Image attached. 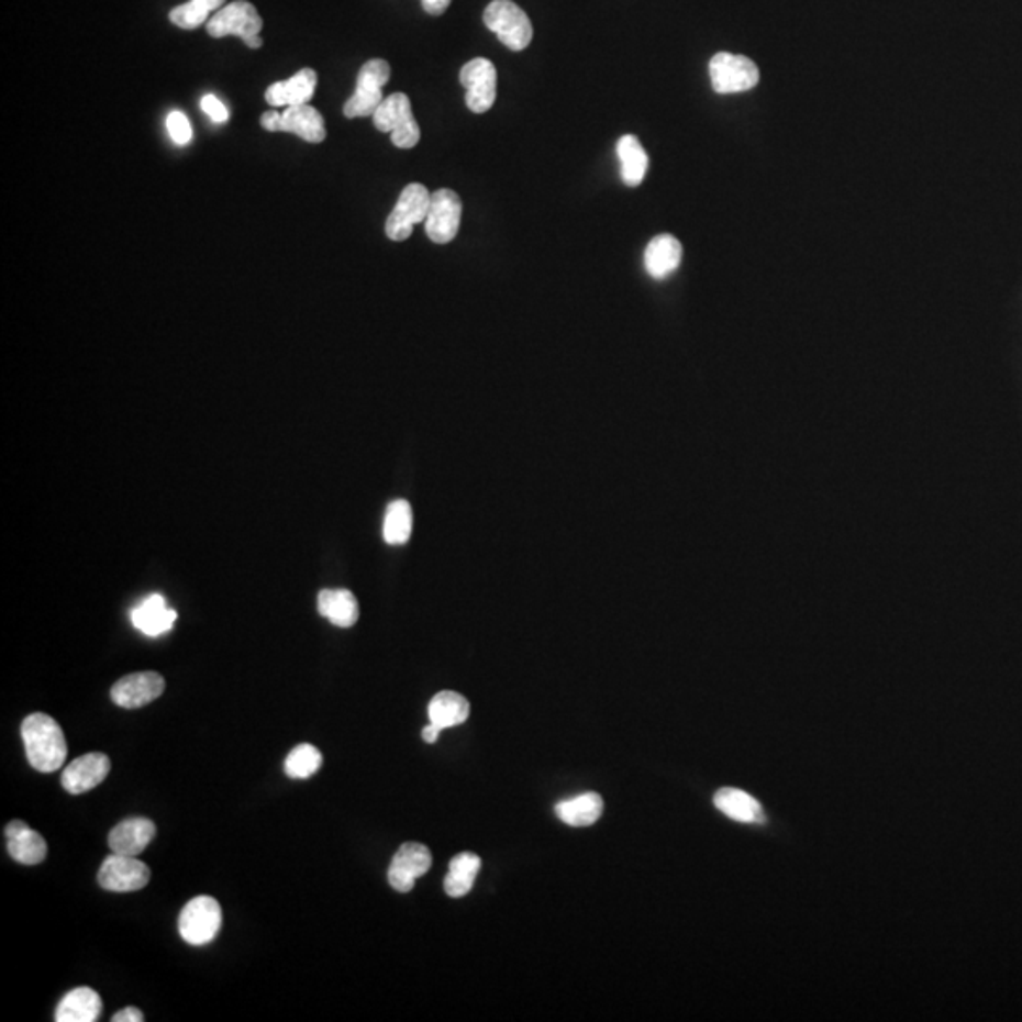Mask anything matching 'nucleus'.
Returning a JSON list of instances; mask_svg holds the SVG:
<instances>
[{"instance_id":"nucleus-1","label":"nucleus","mask_w":1022,"mask_h":1022,"mask_svg":"<svg viewBox=\"0 0 1022 1022\" xmlns=\"http://www.w3.org/2000/svg\"><path fill=\"white\" fill-rule=\"evenodd\" d=\"M21 738L33 769L38 773H55L65 765L67 741L54 718L42 712L27 715L21 723Z\"/></svg>"},{"instance_id":"nucleus-2","label":"nucleus","mask_w":1022,"mask_h":1022,"mask_svg":"<svg viewBox=\"0 0 1022 1022\" xmlns=\"http://www.w3.org/2000/svg\"><path fill=\"white\" fill-rule=\"evenodd\" d=\"M262 27H264V21L259 18L258 10L246 0H235L232 4L220 8L219 12L207 21V33L214 38H224V36L235 34L238 38H243L248 48L253 49L264 46V41L259 36Z\"/></svg>"},{"instance_id":"nucleus-3","label":"nucleus","mask_w":1022,"mask_h":1022,"mask_svg":"<svg viewBox=\"0 0 1022 1022\" xmlns=\"http://www.w3.org/2000/svg\"><path fill=\"white\" fill-rule=\"evenodd\" d=\"M485 25L497 34L498 41L511 52H523L532 42V23L525 10L511 0H492L485 8Z\"/></svg>"},{"instance_id":"nucleus-4","label":"nucleus","mask_w":1022,"mask_h":1022,"mask_svg":"<svg viewBox=\"0 0 1022 1022\" xmlns=\"http://www.w3.org/2000/svg\"><path fill=\"white\" fill-rule=\"evenodd\" d=\"M374 123L381 133H390L398 148H413L421 141V130L413 116L411 101L406 93H392L375 110Z\"/></svg>"},{"instance_id":"nucleus-5","label":"nucleus","mask_w":1022,"mask_h":1022,"mask_svg":"<svg viewBox=\"0 0 1022 1022\" xmlns=\"http://www.w3.org/2000/svg\"><path fill=\"white\" fill-rule=\"evenodd\" d=\"M222 930V907L211 896H198L178 917V932L188 945H209Z\"/></svg>"},{"instance_id":"nucleus-6","label":"nucleus","mask_w":1022,"mask_h":1022,"mask_svg":"<svg viewBox=\"0 0 1022 1022\" xmlns=\"http://www.w3.org/2000/svg\"><path fill=\"white\" fill-rule=\"evenodd\" d=\"M710 82L715 93H743L759 84V68L744 55L720 52L710 59Z\"/></svg>"},{"instance_id":"nucleus-7","label":"nucleus","mask_w":1022,"mask_h":1022,"mask_svg":"<svg viewBox=\"0 0 1022 1022\" xmlns=\"http://www.w3.org/2000/svg\"><path fill=\"white\" fill-rule=\"evenodd\" d=\"M432 193L423 185H409L403 188L395 211L390 212L385 232L392 241H406L411 237L413 227L426 222L429 216Z\"/></svg>"},{"instance_id":"nucleus-8","label":"nucleus","mask_w":1022,"mask_h":1022,"mask_svg":"<svg viewBox=\"0 0 1022 1022\" xmlns=\"http://www.w3.org/2000/svg\"><path fill=\"white\" fill-rule=\"evenodd\" d=\"M97 880L109 892H136L151 882V869L136 856L112 852L102 862Z\"/></svg>"},{"instance_id":"nucleus-9","label":"nucleus","mask_w":1022,"mask_h":1022,"mask_svg":"<svg viewBox=\"0 0 1022 1022\" xmlns=\"http://www.w3.org/2000/svg\"><path fill=\"white\" fill-rule=\"evenodd\" d=\"M460 84L466 89V107L484 114L497 101V68L489 59L477 57L460 68Z\"/></svg>"},{"instance_id":"nucleus-10","label":"nucleus","mask_w":1022,"mask_h":1022,"mask_svg":"<svg viewBox=\"0 0 1022 1022\" xmlns=\"http://www.w3.org/2000/svg\"><path fill=\"white\" fill-rule=\"evenodd\" d=\"M460 219H463V201L455 191L442 188L432 193L429 216L424 222L430 241H434L436 245L451 243L457 237Z\"/></svg>"},{"instance_id":"nucleus-11","label":"nucleus","mask_w":1022,"mask_h":1022,"mask_svg":"<svg viewBox=\"0 0 1022 1022\" xmlns=\"http://www.w3.org/2000/svg\"><path fill=\"white\" fill-rule=\"evenodd\" d=\"M164 676L157 673H135L120 678L110 689V697L118 707L135 710L151 704L164 696Z\"/></svg>"},{"instance_id":"nucleus-12","label":"nucleus","mask_w":1022,"mask_h":1022,"mask_svg":"<svg viewBox=\"0 0 1022 1022\" xmlns=\"http://www.w3.org/2000/svg\"><path fill=\"white\" fill-rule=\"evenodd\" d=\"M432 867V854L419 843H406L400 846L392 858L389 869V882L398 892L413 890L415 880L429 873Z\"/></svg>"},{"instance_id":"nucleus-13","label":"nucleus","mask_w":1022,"mask_h":1022,"mask_svg":"<svg viewBox=\"0 0 1022 1022\" xmlns=\"http://www.w3.org/2000/svg\"><path fill=\"white\" fill-rule=\"evenodd\" d=\"M110 759L107 754H86L82 757H76L73 764H68L67 769L63 770V788L73 793L80 796L86 791L93 790L99 784L109 777Z\"/></svg>"},{"instance_id":"nucleus-14","label":"nucleus","mask_w":1022,"mask_h":1022,"mask_svg":"<svg viewBox=\"0 0 1022 1022\" xmlns=\"http://www.w3.org/2000/svg\"><path fill=\"white\" fill-rule=\"evenodd\" d=\"M8 854L23 866H36L46 859L48 845L41 833L31 830L23 820H12L7 825Z\"/></svg>"},{"instance_id":"nucleus-15","label":"nucleus","mask_w":1022,"mask_h":1022,"mask_svg":"<svg viewBox=\"0 0 1022 1022\" xmlns=\"http://www.w3.org/2000/svg\"><path fill=\"white\" fill-rule=\"evenodd\" d=\"M156 837V824L148 818H127L110 832L112 852L125 856H138Z\"/></svg>"},{"instance_id":"nucleus-16","label":"nucleus","mask_w":1022,"mask_h":1022,"mask_svg":"<svg viewBox=\"0 0 1022 1022\" xmlns=\"http://www.w3.org/2000/svg\"><path fill=\"white\" fill-rule=\"evenodd\" d=\"M279 131L298 135L307 143L319 144L326 138V123L321 112L306 104H293L280 114Z\"/></svg>"},{"instance_id":"nucleus-17","label":"nucleus","mask_w":1022,"mask_h":1022,"mask_svg":"<svg viewBox=\"0 0 1022 1022\" xmlns=\"http://www.w3.org/2000/svg\"><path fill=\"white\" fill-rule=\"evenodd\" d=\"M131 623L146 636H159L175 627L177 612L167 607L162 595H151L131 610Z\"/></svg>"},{"instance_id":"nucleus-18","label":"nucleus","mask_w":1022,"mask_h":1022,"mask_svg":"<svg viewBox=\"0 0 1022 1022\" xmlns=\"http://www.w3.org/2000/svg\"><path fill=\"white\" fill-rule=\"evenodd\" d=\"M681 243L670 233L655 235L646 246L644 266L649 277L662 280L680 267Z\"/></svg>"},{"instance_id":"nucleus-19","label":"nucleus","mask_w":1022,"mask_h":1022,"mask_svg":"<svg viewBox=\"0 0 1022 1022\" xmlns=\"http://www.w3.org/2000/svg\"><path fill=\"white\" fill-rule=\"evenodd\" d=\"M316 73L313 68H301L298 75L288 80L275 82L266 91V101L271 107H293L311 101L316 89Z\"/></svg>"},{"instance_id":"nucleus-20","label":"nucleus","mask_w":1022,"mask_h":1022,"mask_svg":"<svg viewBox=\"0 0 1022 1022\" xmlns=\"http://www.w3.org/2000/svg\"><path fill=\"white\" fill-rule=\"evenodd\" d=\"M101 996L88 987L70 990L55 1011L57 1022H96L101 1017Z\"/></svg>"},{"instance_id":"nucleus-21","label":"nucleus","mask_w":1022,"mask_h":1022,"mask_svg":"<svg viewBox=\"0 0 1022 1022\" xmlns=\"http://www.w3.org/2000/svg\"><path fill=\"white\" fill-rule=\"evenodd\" d=\"M319 613L335 627L348 629L360 615L358 600L348 589H322L319 593Z\"/></svg>"},{"instance_id":"nucleus-22","label":"nucleus","mask_w":1022,"mask_h":1022,"mask_svg":"<svg viewBox=\"0 0 1022 1022\" xmlns=\"http://www.w3.org/2000/svg\"><path fill=\"white\" fill-rule=\"evenodd\" d=\"M714 804L718 811H722L725 817L736 822L756 824L764 820V811H762V804L757 803V799L736 788H722L714 796Z\"/></svg>"},{"instance_id":"nucleus-23","label":"nucleus","mask_w":1022,"mask_h":1022,"mask_svg":"<svg viewBox=\"0 0 1022 1022\" xmlns=\"http://www.w3.org/2000/svg\"><path fill=\"white\" fill-rule=\"evenodd\" d=\"M615 151H618V157H620L623 185L629 186V188L641 186L642 180L646 177L649 159H647L646 151L638 141V136H621Z\"/></svg>"},{"instance_id":"nucleus-24","label":"nucleus","mask_w":1022,"mask_h":1022,"mask_svg":"<svg viewBox=\"0 0 1022 1022\" xmlns=\"http://www.w3.org/2000/svg\"><path fill=\"white\" fill-rule=\"evenodd\" d=\"M602 809H604L602 798L599 793L589 791V793H581L578 798L560 801L555 807V812L565 824L573 825V827H586L599 820Z\"/></svg>"},{"instance_id":"nucleus-25","label":"nucleus","mask_w":1022,"mask_h":1022,"mask_svg":"<svg viewBox=\"0 0 1022 1022\" xmlns=\"http://www.w3.org/2000/svg\"><path fill=\"white\" fill-rule=\"evenodd\" d=\"M470 715V704L460 693L442 691L429 704L430 723H436L442 730H449L466 722Z\"/></svg>"},{"instance_id":"nucleus-26","label":"nucleus","mask_w":1022,"mask_h":1022,"mask_svg":"<svg viewBox=\"0 0 1022 1022\" xmlns=\"http://www.w3.org/2000/svg\"><path fill=\"white\" fill-rule=\"evenodd\" d=\"M413 511L408 500H395L387 508L382 523V538L390 545H403L411 538Z\"/></svg>"},{"instance_id":"nucleus-27","label":"nucleus","mask_w":1022,"mask_h":1022,"mask_svg":"<svg viewBox=\"0 0 1022 1022\" xmlns=\"http://www.w3.org/2000/svg\"><path fill=\"white\" fill-rule=\"evenodd\" d=\"M322 767V754L313 744H300L288 754L285 773L290 778L313 777Z\"/></svg>"},{"instance_id":"nucleus-28","label":"nucleus","mask_w":1022,"mask_h":1022,"mask_svg":"<svg viewBox=\"0 0 1022 1022\" xmlns=\"http://www.w3.org/2000/svg\"><path fill=\"white\" fill-rule=\"evenodd\" d=\"M209 14L211 10L204 7L201 0H190L186 4H180V7L173 8L170 10L169 20L170 23H175L177 27L180 29H198L209 21Z\"/></svg>"},{"instance_id":"nucleus-29","label":"nucleus","mask_w":1022,"mask_h":1022,"mask_svg":"<svg viewBox=\"0 0 1022 1022\" xmlns=\"http://www.w3.org/2000/svg\"><path fill=\"white\" fill-rule=\"evenodd\" d=\"M385 101L382 97V91H371V89L356 88L355 96L351 97L345 107H343V112L345 116L351 118H366L374 116L375 110L379 109V104Z\"/></svg>"},{"instance_id":"nucleus-30","label":"nucleus","mask_w":1022,"mask_h":1022,"mask_svg":"<svg viewBox=\"0 0 1022 1022\" xmlns=\"http://www.w3.org/2000/svg\"><path fill=\"white\" fill-rule=\"evenodd\" d=\"M390 65L385 59H371L364 63V67L356 78V88L371 89V91H382V88L389 84Z\"/></svg>"},{"instance_id":"nucleus-31","label":"nucleus","mask_w":1022,"mask_h":1022,"mask_svg":"<svg viewBox=\"0 0 1022 1022\" xmlns=\"http://www.w3.org/2000/svg\"><path fill=\"white\" fill-rule=\"evenodd\" d=\"M479 869H481V859H479V856H476V854H471V852H463V854H458V856L451 859L449 873H455V875H460V877L476 879Z\"/></svg>"},{"instance_id":"nucleus-32","label":"nucleus","mask_w":1022,"mask_h":1022,"mask_svg":"<svg viewBox=\"0 0 1022 1022\" xmlns=\"http://www.w3.org/2000/svg\"><path fill=\"white\" fill-rule=\"evenodd\" d=\"M167 130L173 141L177 144H188L191 141L190 120L182 112H170L167 118Z\"/></svg>"},{"instance_id":"nucleus-33","label":"nucleus","mask_w":1022,"mask_h":1022,"mask_svg":"<svg viewBox=\"0 0 1022 1022\" xmlns=\"http://www.w3.org/2000/svg\"><path fill=\"white\" fill-rule=\"evenodd\" d=\"M474 882L476 879H468V877H460V875H455V873H447L445 877V892L451 898H463L466 893H470L471 888H474Z\"/></svg>"},{"instance_id":"nucleus-34","label":"nucleus","mask_w":1022,"mask_h":1022,"mask_svg":"<svg viewBox=\"0 0 1022 1022\" xmlns=\"http://www.w3.org/2000/svg\"><path fill=\"white\" fill-rule=\"evenodd\" d=\"M201 109L204 110V114H209V118L214 123L227 122V118H230L227 109L214 96H204L203 101H201Z\"/></svg>"},{"instance_id":"nucleus-35","label":"nucleus","mask_w":1022,"mask_h":1022,"mask_svg":"<svg viewBox=\"0 0 1022 1022\" xmlns=\"http://www.w3.org/2000/svg\"><path fill=\"white\" fill-rule=\"evenodd\" d=\"M144 1015L141 1009L136 1008H125L122 1011H118L116 1015L112 1017V1022H143Z\"/></svg>"},{"instance_id":"nucleus-36","label":"nucleus","mask_w":1022,"mask_h":1022,"mask_svg":"<svg viewBox=\"0 0 1022 1022\" xmlns=\"http://www.w3.org/2000/svg\"><path fill=\"white\" fill-rule=\"evenodd\" d=\"M449 4L451 0H423L424 12L430 15H442Z\"/></svg>"},{"instance_id":"nucleus-37","label":"nucleus","mask_w":1022,"mask_h":1022,"mask_svg":"<svg viewBox=\"0 0 1022 1022\" xmlns=\"http://www.w3.org/2000/svg\"><path fill=\"white\" fill-rule=\"evenodd\" d=\"M440 731H443L442 727H437L436 723H430L423 730L424 743L434 744L440 736Z\"/></svg>"},{"instance_id":"nucleus-38","label":"nucleus","mask_w":1022,"mask_h":1022,"mask_svg":"<svg viewBox=\"0 0 1022 1022\" xmlns=\"http://www.w3.org/2000/svg\"><path fill=\"white\" fill-rule=\"evenodd\" d=\"M201 2H203L204 7L209 8L211 12H214V10L219 12L220 8L225 4V0H201Z\"/></svg>"}]
</instances>
